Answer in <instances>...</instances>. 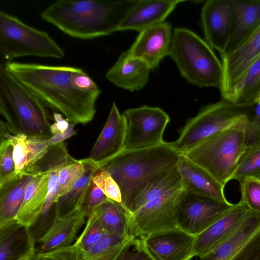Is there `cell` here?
Returning a JSON list of instances; mask_svg holds the SVG:
<instances>
[{"mask_svg": "<svg viewBox=\"0 0 260 260\" xmlns=\"http://www.w3.org/2000/svg\"><path fill=\"white\" fill-rule=\"evenodd\" d=\"M196 238L177 228L149 235L139 239V245L152 260H191Z\"/></svg>", "mask_w": 260, "mask_h": 260, "instance_id": "obj_14", "label": "cell"}, {"mask_svg": "<svg viewBox=\"0 0 260 260\" xmlns=\"http://www.w3.org/2000/svg\"><path fill=\"white\" fill-rule=\"evenodd\" d=\"M233 205L183 189L176 208L178 227L196 237L217 220Z\"/></svg>", "mask_w": 260, "mask_h": 260, "instance_id": "obj_10", "label": "cell"}, {"mask_svg": "<svg viewBox=\"0 0 260 260\" xmlns=\"http://www.w3.org/2000/svg\"><path fill=\"white\" fill-rule=\"evenodd\" d=\"M180 186H182V179L176 165L146 187L133 204L129 214L132 215L154 199L173 188Z\"/></svg>", "mask_w": 260, "mask_h": 260, "instance_id": "obj_32", "label": "cell"}, {"mask_svg": "<svg viewBox=\"0 0 260 260\" xmlns=\"http://www.w3.org/2000/svg\"><path fill=\"white\" fill-rule=\"evenodd\" d=\"M94 211L96 212L106 234L122 237L134 236L130 214L121 204L109 199Z\"/></svg>", "mask_w": 260, "mask_h": 260, "instance_id": "obj_30", "label": "cell"}, {"mask_svg": "<svg viewBox=\"0 0 260 260\" xmlns=\"http://www.w3.org/2000/svg\"><path fill=\"white\" fill-rule=\"evenodd\" d=\"M29 168L35 173L26 187L23 202L16 217L19 223L29 229L36 224L42 214L49 181L48 172L37 164Z\"/></svg>", "mask_w": 260, "mask_h": 260, "instance_id": "obj_21", "label": "cell"}, {"mask_svg": "<svg viewBox=\"0 0 260 260\" xmlns=\"http://www.w3.org/2000/svg\"><path fill=\"white\" fill-rule=\"evenodd\" d=\"M234 3L233 31L223 54L237 49L260 27V0H234Z\"/></svg>", "mask_w": 260, "mask_h": 260, "instance_id": "obj_25", "label": "cell"}, {"mask_svg": "<svg viewBox=\"0 0 260 260\" xmlns=\"http://www.w3.org/2000/svg\"><path fill=\"white\" fill-rule=\"evenodd\" d=\"M0 125L13 134L49 139L51 117L46 107L4 67H0Z\"/></svg>", "mask_w": 260, "mask_h": 260, "instance_id": "obj_4", "label": "cell"}, {"mask_svg": "<svg viewBox=\"0 0 260 260\" xmlns=\"http://www.w3.org/2000/svg\"><path fill=\"white\" fill-rule=\"evenodd\" d=\"M127 135V121L115 103L112 105L107 121L88 158L99 167L122 152Z\"/></svg>", "mask_w": 260, "mask_h": 260, "instance_id": "obj_16", "label": "cell"}, {"mask_svg": "<svg viewBox=\"0 0 260 260\" xmlns=\"http://www.w3.org/2000/svg\"><path fill=\"white\" fill-rule=\"evenodd\" d=\"M249 260H260V247Z\"/></svg>", "mask_w": 260, "mask_h": 260, "instance_id": "obj_46", "label": "cell"}, {"mask_svg": "<svg viewBox=\"0 0 260 260\" xmlns=\"http://www.w3.org/2000/svg\"><path fill=\"white\" fill-rule=\"evenodd\" d=\"M177 165L184 190L220 202H229L224 196V186L204 169L182 154H180Z\"/></svg>", "mask_w": 260, "mask_h": 260, "instance_id": "obj_20", "label": "cell"}, {"mask_svg": "<svg viewBox=\"0 0 260 260\" xmlns=\"http://www.w3.org/2000/svg\"><path fill=\"white\" fill-rule=\"evenodd\" d=\"M253 110V117L249 118L246 124V147L260 144V98L255 102Z\"/></svg>", "mask_w": 260, "mask_h": 260, "instance_id": "obj_40", "label": "cell"}, {"mask_svg": "<svg viewBox=\"0 0 260 260\" xmlns=\"http://www.w3.org/2000/svg\"><path fill=\"white\" fill-rule=\"evenodd\" d=\"M260 179V144L246 147L240 157L231 180L239 183L246 178Z\"/></svg>", "mask_w": 260, "mask_h": 260, "instance_id": "obj_33", "label": "cell"}, {"mask_svg": "<svg viewBox=\"0 0 260 260\" xmlns=\"http://www.w3.org/2000/svg\"><path fill=\"white\" fill-rule=\"evenodd\" d=\"M64 50L46 31L0 11V67L16 57L34 56L60 59Z\"/></svg>", "mask_w": 260, "mask_h": 260, "instance_id": "obj_7", "label": "cell"}, {"mask_svg": "<svg viewBox=\"0 0 260 260\" xmlns=\"http://www.w3.org/2000/svg\"><path fill=\"white\" fill-rule=\"evenodd\" d=\"M249 118L211 135L182 154L225 186L246 148L245 131Z\"/></svg>", "mask_w": 260, "mask_h": 260, "instance_id": "obj_6", "label": "cell"}, {"mask_svg": "<svg viewBox=\"0 0 260 260\" xmlns=\"http://www.w3.org/2000/svg\"><path fill=\"white\" fill-rule=\"evenodd\" d=\"M138 242L134 236L106 234L90 250L80 255L82 260H117L125 249L137 245Z\"/></svg>", "mask_w": 260, "mask_h": 260, "instance_id": "obj_31", "label": "cell"}, {"mask_svg": "<svg viewBox=\"0 0 260 260\" xmlns=\"http://www.w3.org/2000/svg\"><path fill=\"white\" fill-rule=\"evenodd\" d=\"M84 166L81 177L65 194L58 198L55 206V218H62L79 210L90 182L99 166L89 158L81 159Z\"/></svg>", "mask_w": 260, "mask_h": 260, "instance_id": "obj_28", "label": "cell"}, {"mask_svg": "<svg viewBox=\"0 0 260 260\" xmlns=\"http://www.w3.org/2000/svg\"><path fill=\"white\" fill-rule=\"evenodd\" d=\"M2 67L46 108L61 114L70 122L85 124L94 118L102 91L82 69L13 61Z\"/></svg>", "mask_w": 260, "mask_h": 260, "instance_id": "obj_1", "label": "cell"}, {"mask_svg": "<svg viewBox=\"0 0 260 260\" xmlns=\"http://www.w3.org/2000/svg\"><path fill=\"white\" fill-rule=\"evenodd\" d=\"M84 166L81 160L75 159L63 166L59 172L58 198L67 193L81 177Z\"/></svg>", "mask_w": 260, "mask_h": 260, "instance_id": "obj_36", "label": "cell"}, {"mask_svg": "<svg viewBox=\"0 0 260 260\" xmlns=\"http://www.w3.org/2000/svg\"><path fill=\"white\" fill-rule=\"evenodd\" d=\"M53 117L55 122L50 126V132L52 136L63 133L68 129L70 122L66 118H64L61 114L55 112Z\"/></svg>", "mask_w": 260, "mask_h": 260, "instance_id": "obj_43", "label": "cell"}, {"mask_svg": "<svg viewBox=\"0 0 260 260\" xmlns=\"http://www.w3.org/2000/svg\"><path fill=\"white\" fill-rule=\"evenodd\" d=\"M106 233L96 212L94 211L87 217L86 226L74 245L79 254L90 250Z\"/></svg>", "mask_w": 260, "mask_h": 260, "instance_id": "obj_34", "label": "cell"}, {"mask_svg": "<svg viewBox=\"0 0 260 260\" xmlns=\"http://www.w3.org/2000/svg\"><path fill=\"white\" fill-rule=\"evenodd\" d=\"M136 0H58L41 14V18L66 34L92 39L118 31Z\"/></svg>", "mask_w": 260, "mask_h": 260, "instance_id": "obj_2", "label": "cell"}, {"mask_svg": "<svg viewBox=\"0 0 260 260\" xmlns=\"http://www.w3.org/2000/svg\"><path fill=\"white\" fill-rule=\"evenodd\" d=\"M234 0H208L201 13L205 40L220 55L223 54L234 28Z\"/></svg>", "mask_w": 260, "mask_h": 260, "instance_id": "obj_13", "label": "cell"}, {"mask_svg": "<svg viewBox=\"0 0 260 260\" xmlns=\"http://www.w3.org/2000/svg\"><path fill=\"white\" fill-rule=\"evenodd\" d=\"M260 247V213L249 210L240 226L200 260H249Z\"/></svg>", "mask_w": 260, "mask_h": 260, "instance_id": "obj_12", "label": "cell"}, {"mask_svg": "<svg viewBox=\"0 0 260 260\" xmlns=\"http://www.w3.org/2000/svg\"><path fill=\"white\" fill-rule=\"evenodd\" d=\"M254 103H234L222 99L204 107L178 130L179 137L171 142L173 149L184 154L206 138L249 117Z\"/></svg>", "mask_w": 260, "mask_h": 260, "instance_id": "obj_8", "label": "cell"}, {"mask_svg": "<svg viewBox=\"0 0 260 260\" xmlns=\"http://www.w3.org/2000/svg\"><path fill=\"white\" fill-rule=\"evenodd\" d=\"M150 70L145 62L123 52L105 77L117 87L131 91H137L147 84Z\"/></svg>", "mask_w": 260, "mask_h": 260, "instance_id": "obj_22", "label": "cell"}, {"mask_svg": "<svg viewBox=\"0 0 260 260\" xmlns=\"http://www.w3.org/2000/svg\"><path fill=\"white\" fill-rule=\"evenodd\" d=\"M35 173L33 169L29 168L0 185V226L16 220L26 187Z\"/></svg>", "mask_w": 260, "mask_h": 260, "instance_id": "obj_26", "label": "cell"}, {"mask_svg": "<svg viewBox=\"0 0 260 260\" xmlns=\"http://www.w3.org/2000/svg\"><path fill=\"white\" fill-rule=\"evenodd\" d=\"M180 155L171 143L165 142L154 146L122 151L99 168L107 171L118 185L121 205L129 213L146 187L175 166Z\"/></svg>", "mask_w": 260, "mask_h": 260, "instance_id": "obj_3", "label": "cell"}, {"mask_svg": "<svg viewBox=\"0 0 260 260\" xmlns=\"http://www.w3.org/2000/svg\"><path fill=\"white\" fill-rule=\"evenodd\" d=\"M127 121V135L122 151L160 145L170 117L158 107L146 105L128 109L124 112Z\"/></svg>", "mask_w": 260, "mask_h": 260, "instance_id": "obj_9", "label": "cell"}, {"mask_svg": "<svg viewBox=\"0 0 260 260\" xmlns=\"http://www.w3.org/2000/svg\"><path fill=\"white\" fill-rule=\"evenodd\" d=\"M182 0H136L123 19L118 31L134 30L139 32L166 18Z\"/></svg>", "mask_w": 260, "mask_h": 260, "instance_id": "obj_18", "label": "cell"}, {"mask_svg": "<svg viewBox=\"0 0 260 260\" xmlns=\"http://www.w3.org/2000/svg\"><path fill=\"white\" fill-rule=\"evenodd\" d=\"M249 210L242 200L234 204L217 220L196 236V256L200 257L205 255L233 235L240 226Z\"/></svg>", "mask_w": 260, "mask_h": 260, "instance_id": "obj_17", "label": "cell"}, {"mask_svg": "<svg viewBox=\"0 0 260 260\" xmlns=\"http://www.w3.org/2000/svg\"><path fill=\"white\" fill-rule=\"evenodd\" d=\"M85 217L80 210L62 218L54 217L52 223L38 240L40 248L38 252L73 245L77 233L85 223Z\"/></svg>", "mask_w": 260, "mask_h": 260, "instance_id": "obj_23", "label": "cell"}, {"mask_svg": "<svg viewBox=\"0 0 260 260\" xmlns=\"http://www.w3.org/2000/svg\"><path fill=\"white\" fill-rule=\"evenodd\" d=\"M240 184L241 200L249 210L260 213V179L246 178Z\"/></svg>", "mask_w": 260, "mask_h": 260, "instance_id": "obj_37", "label": "cell"}, {"mask_svg": "<svg viewBox=\"0 0 260 260\" xmlns=\"http://www.w3.org/2000/svg\"><path fill=\"white\" fill-rule=\"evenodd\" d=\"M108 199L106 195L91 180L79 210L87 217Z\"/></svg>", "mask_w": 260, "mask_h": 260, "instance_id": "obj_39", "label": "cell"}, {"mask_svg": "<svg viewBox=\"0 0 260 260\" xmlns=\"http://www.w3.org/2000/svg\"><path fill=\"white\" fill-rule=\"evenodd\" d=\"M172 36L170 23L164 21L155 24L139 32L127 53L145 62L151 70L156 69L161 60L169 55Z\"/></svg>", "mask_w": 260, "mask_h": 260, "instance_id": "obj_15", "label": "cell"}, {"mask_svg": "<svg viewBox=\"0 0 260 260\" xmlns=\"http://www.w3.org/2000/svg\"><path fill=\"white\" fill-rule=\"evenodd\" d=\"M92 180L108 199L121 205L122 197L120 188L107 171L99 168L94 173Z\"/></svg>", "mask_w": 260, "mask_h": 260, "instance_id": "obj_38", "label": "cell"}, {"mask_svg": "<svg viewBox=\"0 0 260 260\" xmlns=\"http://www.w3.org/2000/svg\"><path fill=\"white\" fill-rule=\"evenodd\" d=\"M1 137L7 139L13 146V158L17 175L20 174L36 164L50 146L48 139L31 137L23 134H13L1 126Z\"/></svg>", "mask_w": 260, "mask_h": 260, "instance_id": "obj_24", "label": "cell"}, {"mask_svg": "<svg viewBox=\"0 0 260 260\" xmlns=\"http://www.w3.org/2000/svg\"><path fill=\"white\" fill-rule=\"evenodd\" d=\"M34 260H82L74 244L46 252L36 253Z\"/></svg>", "mask_w": 260, "mask_h": 260, "instance_id": "obj_41", "label": "cell"}, {"mask_svg": "<svg viewBox=\"0 0 260 260\" xmlns=\"http://www.w3.org/2000/svg\"><path fill=\"white\" fill-rule=\"evenodd\" d=\"M36 253L34 244L25 253L20 256L16 260H34Z\"/></svg>", "mask_w": 260, "mask_h": 260, "instance_id": "obj_45", "label": "cell"}, {"mask_svg": "<svg viewBox=\"0 0 260 260\" xmlns=\"http://www.w3.org/2000/svg\"><path fill=\"white\" fill-rule=\"evenodd\" d=\"M17 176L13 158V146L6 138L1 137L0 185Z\"/></svg>", "mask_w": 260, "mask_h": 260, "instance_id": "obj_35", "label": "cell"}, {"mask_svg": "<svg viewBox=\"0 0 260 260\" xmlns=\"http://www.w3.org/2000/svg\"><path fill=\"white\" fill-rule=\"evenodd\" d=\"M169 56L189 83L200 88L213 87L220 90L221 61L213 49L195 32L186 28H175Z\"/></svg>", "mask_w": 260, "mask_h": 260, "instance_id": "obj_5", "label": "cell"}, {"mask_svg": "<svg viewBox=\"0 0 260 260\" xmlns=\"http://www.w3.org/2000/svg\"><path fill=\"white\" fill-rule=\"evenodd\" d=\"M75 125L76 124L70 122L69 128L65 132L53 135L47 140L48 145L51 146L63 142L64 140L75 135L76 134V131L74 129Z\"/></svg>", "mask_w": 260, "mask_h": 260, "instance_id": "obj_44", "label": "cell"}, {"mask_svg": "<svg viewBox=\"0 0 260 260\" xmlns=\"http://www.w3.org/2000/svg\"><path fill=\"white\" fill-rule=\"evenodd\" d=\"M182 186L171 189L130 215L133 235L141 239L151 234L178 228L176 208Z\"/></svg>", "mask_w": 260, "mask_h": 260, "instance_id": "obj_11", "label": "cell"}, {"mask_svg": "<svg viewBox=\"0 0 260 260\" xmlns=\"http://www.w3.org/2000/svg\"><path fill=\"white\" fill-rule=\"evenodd\" d=\"M259 98H260V95H259V96L258 98V99H259Z\"/></svg>", "mask_w": 260, "mask_h": 260, "instance_id": "obj_47", "label": "cell"}, {"mask_svg": "<svg viewBox=\"0 0 260 260\" xmlns=\"http://www.w3.org/2000/svg\"><path fill=\"white\" fill-rule=\"evenodd\" d=\"M259 55L260 27L237 49L220 55L223 68L220 90L222 98Z\"/></svg>", "mask_w": 260, "mask_h": 260, "instance_id": "obj_19", "label": "cell"}, {"mask_svg": "<svg viewBox=\"0 0 260 260\" xmlns=\"http://www.w3.org/2000/svg\"><path fill=\"white\" fill-rule=\"evenodd\" d=\"M259 95L260 55L222 99L234 103H255Z\"/></svg>", "mask_w": 260, "mask_h": 260, "instance_id": "obj_29", "label": "cell"}, {"mask_svg": "<svg viewBox=\"0 0 260 260\" xmlns=\"http://www.w3.org/2000/svg\"><path fill=\"white\" fill-rule=\"evenodd\" d=\"M34 244L29 229L17 220L0 226V260H16Z\"/></svg>", "mask_w": 260, "mask_h": 260, "instance_id": "obj_27", "label": "cell"}, {"mask_svg": "<svg viewBox=\"0 0 260 260\" xmlns=\"http://www.w3.org/2000/svg\"><path fill=\"white\" fill-rule=\"evenodd\" d=\"M134 246V250L130 251L129 247L125 249L117 260H152L150 256L139 246V242Z\"/></svg>", "mask_w": 260, "mask_h": 260, "instance_id": "obj_42", "label": "cell"}]
</instances>
